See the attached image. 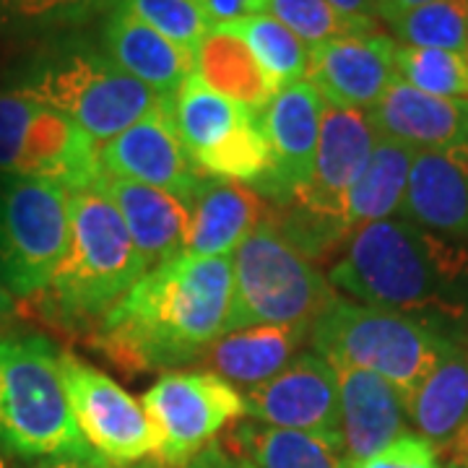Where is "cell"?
I'll use <instances>...</instances> for the list:
<instances>
[{
    "label": "cell",
    "instance_id": "cell-31",
    "mask_svg": "<svg viewBox=\"0 0 468 468\" xmlns=\"http://www.w3.org/2000/svg\"><path fill=\"white\" fill-rule=\"evenodd\" d=\"M396 79L432 97L468 100V58L463 52L399 45Z\"/></svg>",
    "mask_w": 468,
    "mask_h": 468
},
{
    "label": "cell",
    "instance_id": "cell-24",
    "mask_svg": "<svg viewBox=\"0 0 468 468\" xmlns=\"http://www.w3.org/2000/svg\"><path fill=\"white\" fill-rule=\"evenodd\" d=\"M193 76L252 115H261L279 91L248 45L218 27L206 34L193 50Z\"/></svg>",
    "mask_w": 468,
    "mask_h": 468
},
{
    "label": "cell",
    "instance_id": "cell-30",
    "mask_svg": "<svg viewBox=\"0 0 468 468\" xmlns=\"http://www.w3.org/2000/svg\"><path fill=\"white\" fill-rule=\"evenodd\" d=\"M393 39L406 48H432L466 55L468 0H432L388 21Z\"/></svg>",
    "mask_w": 468,
    "mask_h": 468
},
{
    "label": "cell",
    "instance_id": "cell-18",
    "mask_svg": "<svg viewBox=\"0 0 468 468\" xmlns=\"http://www.w3.org/2000/svg\"><path fill=\"white\" fill-rule=\"evenodd\" d=\"M367 115L380 138L417 151L468 146V100L432 97L401 79L390 81Z\"/></svg>",
    "mask_w": 468,
    "mask_h": 468
},
{
    "label": "cell",
    "instance_id": "cell-33",
    "mask_svg": "<svg viewBox=\"0 0 468 468\" xmlns=\"http://www.w3.org/2000/svg\"><path fill=\"white\" fill-rule=\"evenodd\" d=\"M263 14L282 21L289 32H294L302 42L313 50L335 37L354 32H372L359 29L341 16L328 0H266Z\"/></svg>",
    "mask_w": 468,
    "mask_h": 468
},
{
    "label": "cell",
    "instance_id": "cell-5",
    "mask_svg": "<svg viewBox=\"0 0 468 468\" xmlns=\"http://www.w3.org/2000/svg\"><path fill=\"white\" fill-rule=\"evenodd\" d=\"M455 344L461 341L424 320L346 297H335L310 328L315 354L380 375L406 401Z\"/></svg>",
    "mask_w": 468,
    "mask_h": 468
},
{
    "label": "cell",
    "instance_id": "cell-37",
    "mask_svg": "<svg viewBox=\"0 0 468 468\" xmlns=\"http://www.w3.org/2000/svg\"><path fill=\"white\" fill-rule=\"evenodd\" d=\"M341 16L359 29H378L380 0H328Z\"/></svg>",
    "mask_w": 468,
    "mask_h": 468
},
{
    "label": "cell",
    "instance_id": "cell-43",
    "mask_svg": "<svg viewBox=\"0 0 468 468\" xmlns=\"http://www.w3.org/2000/svg\"><path fill=\"white\" fill-rule=\"evenodd\" d=\"M0 468H8L5 466V461H3V452H0Z\"/></svg>",
    "mask_w": 468,
    "mask_h": 468
},
{
    "label": "cell",
    "instance_id": "cell-42",
    "mask_svg": "<svg viewBox=\"0 0 468 468\" xmlns=\"http://www.w3.org/2000/svg\"><path fill=\"white\" fill-rule=\"evenodd\" d=\"M14 318H16V297L0 279V334L5 331V325Z\"/></svg>",
    "mask_w": 468,
    "mask_h": 468
},
{
    "label": "cell",
    "instance_id": "cell-12",
    "mask_svg": "<svg viewBox=\"0 0 468 468\" xmlns=\"http://www.w3.org/2000/svg\"><path fill=\"white\" fill-rule=\"evenodd\" d=\"M325 101L307 79L282 86L261 112V125L271 146V175L252 190L282 208L310 183L315 151H318L320 120Z\"/></svg>",
    "mask_w": 468,
    "mask_h": 468
},
{
    "label": "cell",
    "instance_id": "cell-32",
    "mask_svg": "<svg viewBox=\"0 0 468 468\" xmlns=\"http://www.w3.org/2000/svg\"><path fill=\"white\" fill-rule=\"evenodd\" d=\"M112 3L133 14L135 18H141L162 37H167L169 42L190 52L214 29L211 18L193 0H112Z\"/></svg>",
    "mask_w": 468,
    "mask_h": 468
},
{
    "label": "cell",
    "instance_id": "cell-4",
    "mask_svg": "<svg viewBox=\"0 0 468 468\" xmlns=\"http://www.w3.org/2000/svg\"><path fill=\"white\" fill-rule=\"evenodd\" d=\"M45 335L0 334V451L27 461L91 458Z\"/></svg>",
    "mask_w": 468,
    "mask_h": 468
},
{
    "label": "cell",
    "instance_id": "cell-16",
    "mask_svg": "<svg viewBox=\"0 0 468 468\" xmlns=\"http://www.w3.org/2000/svg\"><path fill=\"white\" fill-rule=\"evenodd\" d=\"M338 380V430L349 463L385 451L406 435V399L380 375L334 365Z\"/></svg>",
    "mask_w": 468,
    "mask_h": 468
},
{
    "label": "cell",
    "instance_id": "cell-19",
    "mask_svg": "<svg viewBox=\"0 0 468 468\" xmlns=\"http://www.w3.org/2000/svg\"><path fill=\"white\" fill-rule=\"evenodd\" d=\"M97 185L104 190V196L115 203V208L131 232L135 250L141 252L149 271L183 255L187 232H190L187 203L159 187L101 175V172Z\"/></svg>",
    "mask_w": 468,
    "mask_h": 468
},
{
    "label": "cell",
    "instance_id": "cell-21",
    "mask_svg": "<svg viewBox=\"0 0 468 468\" xmlns=\"http://www.w3.org/2000/svg\"><path fill=\"white\" fill-rule=\"evenodd\" d=\"M310 328L313 323L252 325L229 331L208 346L201 362L208 372L239 388V393H248L273 380L300 356L304 341H310Z\"/></svg>",
    "mask_w": 468,
    "mask_h": 468
},
{
    "label": "cell",
    "instance_id": "cell-14",
    "mask_svg": "<svg viewBox=\"0 0 468 468\" xmlns=\"http://www.w3.org/2000/svg\"><path fill=\"white\" fill-rule=\"evenodd\" d=\"M245 417L258 424L338 435V380L334 365L304 351L273 380L242 393Z\"/></svg>",
    "mask_w": 468,
    "mask_h": 468
},
{
    "label": "cell",
    "instance_id": "cell-29",
    "mask_svg": "<svg viewBox=\"0 0 468 468\" xmlns=\"http://www.w3.org/2000/svg\"><path fill=\"white\" fill-rule=\"evenodd\" d=\"M193 165L203 177L232 180L248 187L263 183L271 175L273 156L261 125V115L248 117L237 131H232L211 151L201 154Z\"/></svg>",
    "mask_w": 468,
    "mask_h": 468
},
{
    "label": "cell",
    "instance_id": "cell-22",
    "mask_svg": "<svg viewBox=\"0 0 468 468\" xmlns=\"http://www.w3.org/2000/svg\"><path fill=\"white\" fill-rule=\"evenodd\" d=\"M190 232L185 252L201 258L232 255L268 218L266 201L242 183L206 177L190 201Z\"/></svg>",
    "mask_w": 468,
    "mask_h": 468
},
{
    "label": "cell",
    "instance_id": "cell-8",
    "mask_svg": "<svg viewBox=\"0 0 468 468\" xmlns=\"http://www.w3.org/2000/svg\"><path fill=\"white\" fill-rule=\"evenodd\" d=\"M70 242L63 185L39 177H0V279L14 297H39Z\"/></svg>",
    "mask_w": 468,
    "mask_h": 468
},
{
    "label": "cell",
    "instance_id": "cell-20",
    "mask_svg": "<svg viewBox=\"0 0 468 468\" xmlns=\"http://www.w3.org/2000/svg\"><path fill=\"white\" fill-rule=\"evenodd\" d=\"M101 52L122 73L165 97H172L193 73V52L169 42L112 0L101 29Z\"/></svg>",
    "mask_w": 468,
    "mask_h": 468
},
{
    "label": "cell",
    "instance_id": "cell-39",
    "mask_svg": "<svg viewBox=\"0 0 468 468\" xmlns=\"http://www.w3.org/2000/svg\"><path fill=\"white\" fill-rule=\"evenodd\" d=\"M37 468H165L156 458H146L141 463H131V466H117L110 463L100 455H91V458H63V461H45Z\"/></svg>",
    "mask_w": 468,
    "mask_h": 468
},
{
    "label": "cell",
    "instance_id": "cell-44",
    "mask_svg": "<svg viewBox=\"0 0 468 468\" xmlns=\"http://www.w3.org/2000/svg\"><path fill=\"white\" fill-rule=\"evenodd\" d=\"M466 58H468V48H466Z\"/></svg>",
    "mask_w": 468,
    "mask_h": 468
},
{
    "label": "cell",
    "instance_id": "cell-26",
    "mask_svg": "<svg viewBox=\"0 0 468 468\" xmlns=\"http://www.w3.org/2000/svg\"><path fill=\"white\" fill-rule=\"evenodd\" d=\"M414 156L417 149L390 138H378L367 167L362 169L346 198V224L351 234L367 224L401 214Z\"/></svg>",
    "mask_w": 468,
    "mask_h": 468
},
{
    "label": "cell",
    "instance_id": "cell-34",
    "mask_svg": "<svg viewBox=\"0 0 468 468\" xmlns=\"http://www.w3.org/2000/svg\"><path fill=\"white\" fill-rule=\"evenodd\" d=\"M110 0H0V27L21 32H50L76 27L107 8Z\"/></svg>",
    "mask_w": 468,
    "mask_h": 468
},
{
    "label": "cell",
    "instance_id": "cell-9",
    "mask_svg": "<svg viewBox=\"0 0 468 468\" xmlns=\"http://www.w3.org/2000/svg\"><path fill=\"white\" fill-rule=\"evenodd\" d=\"M0 177H39L66 190L100 180V144L21 89H0Z\"/></svg>",
    "mask_w": 468,
    "mask_h": 468
},
{
    "label": "cell",
    "instance_id": "cell-15",
    "mask_svg": "<svg viewBox=\"0 0 468 468\" xmlns=\"http://www.w3.org/2000/svg\"><path fill=\"white\" fill-rule=\"evenodd\" d=\"M396 48L388 34L354 32L310 50L304 79L325 104L369 112L396 79Z\"/></svg>",
    "mask_w": 468,
    "mask_h": 468
},
{
    "label": "cell",
    "instance_id": "cell-1",
    "mask_svg": "<svg viewBox=\"0 0 468 468\" xmlns=\"http://www.w3.org/2000/svg\"><path fill=\"white\" fill-rule=\"evenodd\" d=\"M232 255L183 252L146 271L94 325L91 346L122 375L172 369L203 359L229 331Z\"/></svg>",
    "mask_w": 468,
    "mask_h": 468
},
{
    "label": "cell",
    "instance_id": "cell-7",
    "mask_svg": "<svg viewBox=\"0 0 468 468\" xmlns=\"http://www.w3.org/2000/svg\"><path fill=\"white\" fill-rule=\"evenodd\" d=\"M334 300L331 282L286 242L271 218L234 250L229 331L315 323Z\"/></svg>",
    "mask_w": 468,
    "mask_h": 468
},
{
    "label": "cell",
    "instance_id": "cell-13",
    "mask_svg": "<svg viewBox=\"0 0 468 468\" xmlns=\"http://www.w3.org/2000/svg\"><path fill=\"white\" fill-rule=\"evenodd\" d=\"M100 172L159 187L190 206L206 180L190 162L167 107L138 120L128 131L100 146Z\"/></svg>",
    "mask_w": 468,
    "mask_h": 468
},
{
    "label": "cell",
    "instance_id": "cell-36",
    "mask_svg": "<svg viewBox=\"0 0 468 468\" xmlns=\"http://www.w3.org/2000/svg\"><path fill=\"white\" fill-rule=\"evenodd\" d=\"M193 3L211 18L214 27L232 24L237 18L263 14V8H266V0H193Z\"/></svg>",
    "mask_w": 468,
    "mask_h": 468
},
{
    "label": "cell",
    "instance_id": "cell-25",
    "mask_svg": "<svg viewBox=\"0 0 468 468\" xmlns=\"http://www.w3.org/2000/svg\"><path fill=\"white\" fill-rule=\"evenodd\" d=\"M406 414L417 427V435L437 452H445L468 421V351L463 344H455L411 393Z\"/></svg>",
    "mask_w": 468,
    "mask_h": 468
},
{
    "label": "cell",
    "instance_id": "cell-38",
    "mask_svg": "<svg viewBox=\"0 0 468 468\" xmlns=\"http://www.w3.org/2000/svg\"><path fill=\"white\" fill-rule=\"evenodd\" d=\"M185 468H252L248 461H242L239 455L229 452L221 442L208 445L206 451H201Z\"/></svg>",
    "mask_w": 468,
    "mask_h": 468
},
{
    "label": "cell",
    "instance_id": "cell-2",
    "mask_svg": "<svg viewBox=\"0 0 468 468\" xmlns=\"http://www.w3.org/2000/svg\"><path fill=\"white\" fill-rule=\"evenodd\" d=\"M328 282L349 300L424 320L452 338L468 323V242L406 217L351 234Z\"/></svg>",
    "mask_w": 468,
    "mask_h": 468
},
{
    "label": "cell",
    "instance_id": "cell-11",
    "mask_svg": "<svg viewBox=\"0 0 468 468\" xmlns=\"http://www.w3.org/2000/svg\"><path fill=\"white\" fill-rule=\"evenodd\" d=\"M58 367L76 424L100 458L131 466L156 455L154 427L144 406L128 390L70 351L58 354Z\"/></svg>",
    "mask_w": 468,
    "mask_h": 468
},
{
    "label": "cell",
    "instance_id": "cell-41",
    "mask_svg": "<svg viewBox=\"0 0 468 468\" xmlns=\"http://www.w3.org/2000/svg\"><path fill=\"white\" fill-rule=\"evenodd\" d=\"M424 3H432V0H380V21L388 24V21H393V18H399L411 8H419Z\"/></svg>",
    "mask_w": 468,
    "mask_h": 468
},
{
    "label": "cell",
    "instance_id": "cell-6",
    "mask_svg": "<svg viewBox=\"0 0 468 468\" xmlns=\"http://www.w3.org/2000/svg\"><path fill=\"white\" fill-rule=\"evenodd\" d=\"M14 89L70 117L100 146L172 101L89 48L45 52Z\"/></svg>",
    "mask_w": 468,
    "mask_h": 468
},
{
    "label": "cell",
    "instance_id": "cell-23",
    "mask_svg": "<svg viewBox=\"0 0 468 468\" xmlns=\"http://www.w3.org/2000/svg\"><path fill=\"white\" fill-rule=\"evenodd\" d=\"M224 448L252 468H349L338 435H315L300 430L268 427L250 419L234 421Z\"/></svg>",
    "mask_w": 468,
    "mask_h": 468
},
{
    "label": "cell",
    "instance_id": "cell-3",
    "mask_svg": "<svg viewBox=\"0 0 468 468\" xmlns=\"http://www.w3.org/2000/svg\"><path fill=\"white\" fill-rule=\"evenodd\" d=\"M68 252L39 297L66 325H97L149 268L100 185L68 190Z\"/></svg>",
    "mask_w": 468,
    "mask_h": 468
},
{
    "label": "cell",
    "instance_id": "cell-17",
    "mask_svg": "<svg viewBox=\"0 0 468 468\" xmlns=\"http://www.w3.org/2000/svg\"><path fill=\"white\" fill-rule=\"evenodd\" d=\"M401 214L424 229L468 242V146L417 151Z\"/></svg>",
    "mask_w": 468,
    "mask_h": 468
},
{
    "label": "cell",
    "instance_id": "cell-28",
    "mask_svg": "<svg viewBox=\"0 0 468 468\" xmlns=\"http://www.w3.org/2000/svg\"><path fill=\"white\" fill-rule=\"evenodd\" d=\"M218 29L239 37L279 89L304 79L310 63V48L297 34L289 32L282 21L268 14H255V16L237 18L232 24H221Z\"/></svg>",
    "mask_w": 468,
    "mask_h": 468
},
{
    "label": "cell",
    "instance_id": "cell-27",
    "mask_svg": "<svg viewBox=\"0 0 468 468\" xmlns=\"http://www.w3.org/2000/svg\"><path fill=\"white\" fill-rule=\"evenodd\" d=\"M252 112L211 91L198 76H187L172 94V120L190 162L237 131Z\"/></svg>",
    "mask_w": 468,
    "mask_h": 468
},
{
    "label": "cell",
    "instance_id": "cell-10",
    "mask_svg": "<svg viewBox=\"0 0 468 468\" xmlns=\"http://www.w3.org/2000/svg\"><path fill=\"white\" fill-rule=\"evenodd\" d=\"M141 406L156 435V461L165 468H185L217 442L221 430L245 417L242 393L208 369L162 372Z\"/></svg>",
    "mask_w": 468,
    "mask_h": 468
},
{
    "label": "cell",
    "instance_id": "cell-40",
    "mask_svg": "<svg viewBox=\"0 0 468 468\" xmlns=\"http://www.w3.org/2000/svg\"><path fill=\"white\" fill-rule=\"evenodd\" d=\"M442 455H448L451 468H468V421L463 424V430L452 437L451 445L445 448Z\"/></svg>",
    "mask_w": 468,
    "mask_h": 468
},
{
    "label": "cell",
    "instance_id": "cell-35",
    "mask_svg": "<svg viewBox=\"0 0 468 468\" xmlns=\"http://www.w3.org/2000/svg\"><path fill=\"white\" fill-rule=\"evenodd\" d=\"M349 468H442L440 452L417 432H406L393 440L385 451L369 455Z\"/></svg>",
    "mask_w": 468,
    "mask_h": 468
}]
</instances>
